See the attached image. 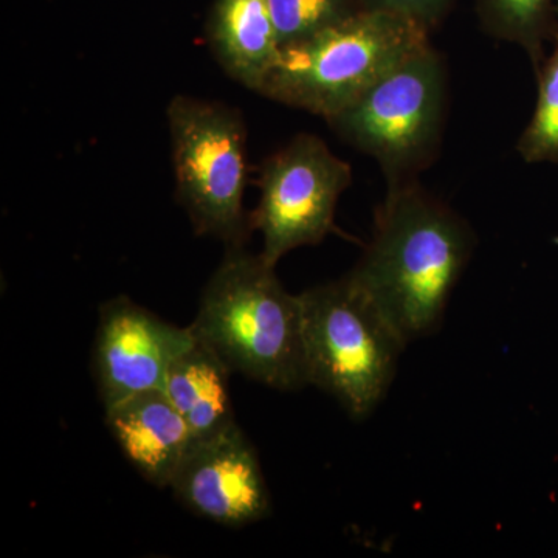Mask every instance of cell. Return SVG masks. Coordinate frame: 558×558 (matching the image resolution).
Masks as SVG:
<instances>
[{"label": "cell", "mask_w": 558, "mask_h": 558, "mask_svg": "<svg viewBox=\"0 0 558 558\" xmlns=\"http://www.w3.org/2000/svg\"><path fill=\"white\" fill-rule=\"evenodd\" d=\"M194 341L190 326L171 325L130 296L102 303L92 366L105 410L140 392L163 389L172 363Z\"/></svg>", "instance_id": "obj_8"}, {"label": "cell", "mask_w": 558, "mask_h": 558, "mask_svg": "<svg viewBox=\"0 0 558 558\" xmlns=\"http://www.w3.org/2000/svg\"><path fill=\"white\" fill-rule=\"evenodd\" d=\"M475 234L413 180L389 183L373 234L349 277L407 344L438 332Z\"/></svg>", "instance_id": "obj_1"}, {"label": "cell", "mask_w": 558, "mask_h": 558, "mask_svg": "<svg viewBox=\"0 0 558 558\" xmlns=\"http://www.w3.org/2000/svg\"><path fill=\"white\" fill-rule=\"evenodd\" d=\"M205 32L223 72L259 94L281 54L269 0H215Z\"/></svg>", "instance_id": "obj_11"}, {"label": "cell", "mask_w": 558, "mask_h": 558, "mask_svg": "<svg viewBox=\"0 0 558 558\" xmlns=\"http://www.w3.org/2000/svg\"><path fill=\"white\" fill-rule=\"evenodd\" d=\"M120 450L153 486L170 487L193 442V433L163 389H149L106 409Z\"/></svg>", "instance_id": "obj_10"}, {"label": "cell", "mask_w": 558, "mask_h": 558, "mask_svg": "<svg viewBox=\"0 0 558 558\" xmlns=\"http://www.w3.org/2000/svg\"><path fill=\"white\" fill-rule=\"evenodd\" d=\"M553 40V51L535 70L537 105L517 143V153L529 165L558 163V31Z\"/></svg>", "instance_id": "obj_14"}, {"label": "cell", "mask_w": 558, "mask_h": 558, "mask_svg": "<svg viewBox=\"0 0 558 558\" xmlns=\"http://www.w3.org/2000/svg\"><path fill=\"white\" fill-rule=\"evenodd\" d=\"M175 196L194 233L226 247L247 244V130L226 102L175 95L167 108Z\"/></svg>", "instance_id": "obj_5"}, {"label": "cell", "mask_w": 558, "mask_h": 558, "mask_svg": "<svg viewBox=\"0 0 558 558\" xmlns=\"http://www.w3.org/2000/svg\"><path fill=\"white\" fill-rule=\"evenodd\" d=\"M259 253L226 247L190 329L231 369L277 391L310 385L300 296Z\"/></svg>", "instance_id": "obj_2"}, {"label": "cell", "mask_w": 558, "mask_h": 558, "mask_svg": "<svg viewBox=\"0 0 558 558\" xmlns=\"http://www.w3.org/2000/svg\"><path fill=\"white\" fill-rule=\"evenodd\" d=\"M557 20H558V0H556Z\"/></svg>", "instance_id": "obj_17"}, {"label": "cell", "mask_w": 558, "mask_h": 558, "mask_svg": "<svg viewBox=\"0 0 558 558\" xmlns=\"http://www.w3.org/2000/svg\"><path fill=\"white\" fill-rule=\"evenodd\" d=\"M446 102V65L428 44L326 121L344 142L377 160L392 183L409 180L432 160Z\"/></svg>", "instance_id": "obj_6"}, {"label": "cell", "mask_w": 558, "mask_h": 558, "mask_svg": "<svg viewBox=\"0 0 558 558\" xmlns=\"http://www.w3.org/2000/svg\"><path fill=\"white\" fill-rule=\"evenodd\" d=\"M229 366L199 340L168 371L163 391L185 418L193 439L205 438L236 422Z\"/></svg>", "instance_id": "obj_12"}, {"label": "cell", "mask_w": 558, "mask_h": 558, "mask_svg": "<svg viewBox=\"0 0 558 558\" xmlns=\"http://www.w3.org/2000/svg\"><path fill=\"white\" fill-rule=\"evenodd\" d=\"M279 46L301 43L363 10L360 0H269Z\"/></svg>", "instance_id": "obj_15"}, {"label": "cell", "mask_w": 558, "mask_h": 558, "mask_svg": "<svg viewBox=\"0 0 558 558\" xmlns=\"http://www.w3.org/2000/svg\"><path fill=\"white\" fill-rule=\"evenodd\" d=\"M299 296L307 381L365 421L387 398L409 344L348 274Z\"/></svg>", "instance_id": "obj_4"}, {"label": "cell", "mask_w": 558, "mask_h": 558, "mask_svg": "<svg viewBox=\"0 0 558 558\" xmlns=\"http://www.w3.org/2000/svg\"><path fill=\"white\" fill-rule=\"evenodd\" d=\"M428 44L429 32L416 22L388 11L362 10L310 39L282 47L259 94L329 120Z\"/></svg>", "instance_id": "obj_3"}, {"label": "cell", "mask_w": 558, "mask_h": 558, "mask_svg": "<svg viewBox=\"0 0 558 558\" xmlns=\"http://www.w3.org/2000/svg\"><path fill=\"white\" fill-rule=\"evenodd\" d=\"M170 488L191 512L220 526H248L271 513L258 453L236 422L193 439Z\"/></svg>", "instance_id": "obj_9"}, {"label": "cell", "mask_w": 558, "mask_h": 558, "mask_svg": "<svg viewBox=\"0 0 558 558\" xmlns=\"http://www.w3.org/2000/svg\"><path fill=\"white\" fill-rule=\"evenodd\" d=\"M352 170L317 135L300 134L260 165L259 204L250 213L260 255L277 266L289 252L317 245L336 230V209Z\"/></svg>", "instance_id": "obj_7"}, {"label": "cell", "mask_w": 558, "mask_h": 558, "mask_svg": "<svg viewBox=\"0 0 558 558\" xmlns=\"http://www.w3.org/2000/svg\"><path fill=\"white\" fill-rule=\"evenodd\" d=\"M363 10L399 14L432 31L449 13L457 0H360Z\"/></svg>", "instance_id": "obj_16"}, {"label": "cell", "mask_w": 558, "mask_h": 558, "mask_svg": "<svg viewBox=\"0 0 558 558\" xmlns=\"http://www.w3.org/2000/svg\"><path fill=\"white\" fill-rule=\"evenodd\" d=\"M478 17L492 36L521 47L537 70L558 31L556 0H478Z\"/></svg>", "instance_id": "obj_13"}]
</instances>
